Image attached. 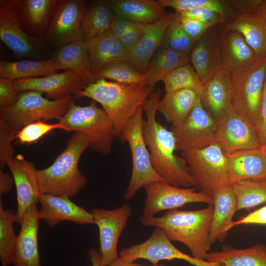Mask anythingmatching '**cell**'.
I'll use <instances>...</instances> for the list:
<instances>
[{
  "instance_id": "cell-1",
  "label": "cell",
  "mask_w": 266,
  "mask_h": 266,
  "mask_svg": "<svg viewBox=\"0 0 266 266\" xmlns=\"http://www.w3.org/2000/svg\"><path fill=\"white\" fill-rule=\"evenodd\" d=\"M161 96L160 89L154 90L142 105L146 116L143 120V135L152 166L157 174L169 184L185 188L196 187L197 184L186 161L174 153L177 149L172 132L156 119Z\"/></svg>"
},
{
  "instance_id": "cell-2",
  "label": "cell",
  "mask_w": 266,
  "mask_h": 266,
  "mask_svg": "<svg viewBox=\"0 0 266 266\" xmlns=\"http://www.w3.org/2000/svg\"><path fill=\"white\" fill-rule=\"evenodd\" d=\"M213 204L197 210H168L160 217L141 215L138 220L144 227L162 229L172 241L186 245L192 256L206 260L210 246L209 236L213 218Z\"/></svg>"
},
{
  "instance_id": "cell-3",
  "label": "cell",
  "mask_w": 266,
  "mask_h": 266,
  "mask_svg": "<svg viewBox=\"0 0 266 266\" xmlns=\"http://www.w3.org/2000/svg\"><path fill=\"white\" fill-rule=\"evenodd\" d=\"M90 147L88 138L74 132L64 150L48 167L36 170L41 194L74 197L85 186L87 179L78 168L83 153Z\"/></svg>"
},
{
  "instance_id": "cell-4",
  "label": "cell",
  "mask_w": 266,
  "mask_h": 266,
  "mask_svg": "<svg viewBox=\"0 0 266 266\" xmlns=\"http://www.w3.org/2000/svg\"><path fill=\"white\" fill-rule=\"evenodd\" d=\"M154 90V87L148 85L124 84L100 79L88 85L75 97L89 98L100 103L119 137Z\"/></svg>"
},
{
  "instance_id": "cell-5",
  "label": "cell",
  "mask_w": 266,
  "mask_h": 266,
  "mask_svg": "<svg viewBox=\"0 0 266 266\" xmlns=\"http://www.w3.org/2000/svg\"><path fill=\"white\" fill-rule=\"evenodd\" d=\"M96 102L93 100L89 105L82 106L76 104L72 100L66 113L58 121L64 131L84 134L90 143V148L106 155L117 136L110 120Z\"/></svg>"
},
{
  "instance_id": "cell-6",
  "label": "cell",
  "mask_w": 266,
  "mask_h": 266,
  "mask_svg": "<svg viewBox=\"0 0 266 266\" xmlns=\"http://www.w3.org/2000/svg\"><path fill=\"white\" fill-rule=\"evenodd\" d=\"M143 106L123 128L118 137L130 146L132 168L124 199L130 200L141 188L152 182H165L154 169L143 135Z\"/></svg>"
},
{
  "instance_id": "cell-7",
  "label": "cell",
  "mask_w": 266,
  "mask_h": 266,
  "mask_svg": "<svg viewBox=\"0 0 266 266\" xmlns=\"http://www.w3.org/2000/svg\"><path fill=\"white\" fill-rule=\"evenodd\" d=\"M35 90L20 92L13 105L0 109V119L18 130L38 121L58 119L64 115L72 100L70 95L50 100Z\"/></svg>"
},
{
  "instance_id": "cell-8",
  "label": "cell",
  "mask_w": 266,
  "mask_h": 266,
  "mask_svg": "<svg viewBox=\"0 0 266 266\" xmlns=\"http://www.w3.org/2000/svg\"><path fill=\"white\" fill-rule=\"evenodd\" d=\"M190 172L200 191L212 197L217 188L230 185L226 154L216 143L206 147L182 151Z\"/></svg>"
},
{
  "instance_id": "cell-9",
  "label": "cell",
  "mask_w": 266,
  "mask_h": 266,
  "mask_svg": "<svg viewBox=\"0 0 266 266\" xmlns=\"http://www.w3.org/2000/svg\"><path fill=\"white\" fill-rule=\"evenodd\" d=\"M0 38L15 55L21 57L34 56L41 51L43 39L35 36L16 0H0Z\"/></svg>"
},
{
  "instance_id": "cell-10",
  "label": "cell",
  "mask_w": 266,
  "mask_h": 266,
  "mask_svg": "<svg viewBox=\"0 0 266 266\" xmlns=\"http://www.w3.org/2000/svg\"><path fill=\"white\" fill-rule=\"evenodd\" d=\"M233 86V108L254 126L258 119L266 77V59L231 74Z\"/></svg>"
},
{
  "instance_id": "cell-11",
  "label": "cell",
  "mask_w": 266,
  "mask_h": 266,
  "mask_svg": "<svg viewBox=\"0 0 266 266\" xmlns=\"http://www.w3.org/2000/svg\"><path fill=\"white\" fill-rule=\"evenodd\" d=\"M198 187H177L164 181L149 183L143 187L146 195L142 210V216L152 217L166 210H172L194 202L213 204L212 197Z\"/></svg>"
},
{
  "instance_id": "cell-12",
  "label": "cell",
  "mask_w": 266,
  "mask_h": 266,
  "mask_svg": "<svg viewBox=\"0 0 266 266\" xmlns=\"http://www.w3.org/2000/svg\"><path fill=\"white\" fill-rule=\"evenodd\" d=\"M122 260L134 262L145 259L153 265L163 260H182L194 266H224L221 264L199 260L177 249L161 228L155 227L150 236L145 241L122 249L119 253Z\"/></svg>"
},
{
  "instance_id": "cell-13",
  "label": "cell",
  "mask_w": 266,
  "mask_h": 266,
  "mask_svg": "<svg viewBox=\"0 0 266 266\" xmlns=\"http://www.w3.org/2000/svg\"><path fill=\"white\" fill-rule=\"evenodd\" d=\"M217 123L199 98L188 116L172 127L176 149L181 151L199 149L215 143Z\"/></svg>"
},
{
  "instance_id": "cell-14",
  "label": "cell",
  "mask_w": 266,
  "mask_h": 266,
  "mask_svg": "<svg viewBox=\"0 0 266 266\" xmlns=\"http://www.w3.org/2000/svg\"><path fill=\"white\" fill-rule=\"evenodd\" d=\"M91 213L99 231L101 266H109L119 258L118 243L133 211L129 203L113 209L95 208Z\"/></svg>"
},
{
  "instance_id": "cell-15",
  "label": "cell",
  "mask_w": 266,
  "mask_h": 266,
  "mask_svg": "<svg viewBox=\"0 0 266 266\" xmlns=\"http://www.w3.org/2000/svg\"><path fill=\"white\" fill-rule=\"evenodd\" d=\"M87 5L84 0H59L44 37L61 47L83 40L82 23Z\"/></svg>"
},
{
  "instance_id": "cell-16",
  "label": "cell",
  "mask_w": 266,
  "mask_h": 266,
  "mask_svg": "<svg viewBox=\"0 0 266 266\" xmlns=\"http://www.w3.org/2000/svg\"><path fill=\"white\" fill-rule=\"evenodd\" d=\"M214 141L226 154L262 146L254 126L233 108L217 122Z\"/></svg>"
},
{
  "instance_id": "cell-17",
  "label": "cell",
  "mask_w": 266,
  "mask_h": 266,
  "mask_svg": "<svg viewBox=\"0 0 266 266\" xmlns=\"http://www.w3.org/2000/svg\"><path fill=\"white\" fill-rule=\"evenodd\" d=\"M13 177L16 191V222L20 224L25 214L38 202L40 192L34 163L19 154L6 161Z\"/></svg>"
},
{
  "instance_id": "cell-18",
  "label": "cell",
  "mask_w": 266,
  "mask_h": 266,
  "mask_svg": "<svg viewBox=\"0 0 266 266\" xmlns=\"http://www.w3.org/2000/svg\"><path fill=\"white\" fill-rule=\"evenodd\" d=\"M15 85L19 92L35 90L57 100L71 95L75 97L88 84L75 71L67 69L41 77L17 79Z\"/></svg>"
},
{
  "instance_id": "cell-19",
  "label": "cell",
  "mask_w": 266,
  "mask_h": 266,
  "mask_svg": "<svg viewBox=\"0 0 266 266\" xmlns=\"http://www.w3.org/2000/svg\"><path fill=\"white\" fill-rule=\"evenodd\" d=\"M38 202V217L51 228L63 221L81 225L95 224L91 212L73 202L68 197L40 194Z\"/></svg>"
},
{
  "instance_id": "cell-20",
  "label": "cell",
  "mask_w": 266,
  "mask_h": 266,
  "mask_svg": "<svg viewBox=\"0 0 266 266\" xmlns=\"http://www.w3.org/2000/svg\"><path fill=\"white\" fill-rule=\"evenodd\" d=\"M206 110L217 121L221 120L233 108V86L231 74L219 69L204 84L200 98Z\"/></svg>"
},
{
  "instance_id": "cell-21",
  "label": "cell",
  "mask_w": 266,
  "mask_h": 266,
  "mask_svg": "<svg viewBox=\"0 0 266 266\" xmlns=\"http://www.w3.org/2000/svg\"><path fill=\"white\" fill-rule=\"evenodd\" d=\"M174 15L173 12L166 13L158 21L145 24L140 39L129 51L128 62L141 73L147 71L150 61L161 46Z\"/></svg>"
},
{
  "instance_id": "cell-22",
  "label": "cell",
  "mask_w": 266,
  "mask_h": 266,
  "mask_svg": "<svg viewBox=\"0 0 266 266\" xmlns=\"http://www.w3.org/2000/svg\"><path fill=\"white\" fill-rule=\"evenodd\" d=\"M39 220L38 209L34 205L20 223L13 261L14 266H42L38 244Z\"/></svg>"
},
{
  "instance_id": "cell-23",
  "label": "cell",
  "mask_w": 266,
  "mask_h": 266,
  "mask_svg": "<svg viewBox=\"0 0 266 266\" xmlns=\"http://www.w3.org/2000/svg\"><path fill=\"white\" fill-rule=\"evenodd\" d=\"M230 184L244 180H266V147L226 154Z\"/></svg>"
},
{
  "instance_id": "cell-24",
  "label": "cell",
  "mask_w": 266,
  "mask_h": 266,
  "mask_svg": "<svg viewBox=\"0 0 266 266\" xmlns=\"http://www.w3.org/2000/svg\"><path fill=\"white\" fill-rule=\"evenodd\" d=\"M221 69L231 74L247 67L257 60L252 48L239 33L227 29L219 37Z\"/></svg>"
},
{
  "instance_id": "cell-25",
  "label": "cell",
  "mask_w": 266,
  "mask_h": 266,
  "mask_svg": "<svg viewBox=\"0 0 266 266\" xmlns=\"http://www.w3.org/2000/svg\"><path fill=\"white\" fill-rule=\"evenodd\" d=\"M212 198L214 211L209 236L210 247L216 241L225 240L233 222V216L237 210L236 197L231 185L216 189Z\"/></svg>"
},
{
  "instance_id": "cell-26",
  "label": "cell",
  "mask_w": 266,
  "mask_h": 266,
  "mask_svg": "<svg viewBox=\"0 0 266 266\" xmlns=\"http://www.w3.org/2000/svg\"><path fill=\"white\" fill-rule=\"evenodd\" d=\"M227 29L236 31L244 37L257 60L266 59V16L258 11L239 14L230 21Z\"/></svg>"
},
{
  "instance_id": "cell-27",
  "label": "cell",
  "mask_w": 266,
  "mask_h": 266,
  "mask_svg": "<svg viewBox=\"0 0 266 266\" xmlns=\"http://www.w3.org/2000/svg\"><path fill=\"white\" fill-rule=\"evenodd\" d=\"M206 32L196 41L190 56L192 66L203 84L221 68L219 37Z\"/></svg>"
},
{
  "instance_id": "cell-28",
  "label": "cell",
  "mask_w": 266,
  "mask_h": 266,
  "mask_svg": "<svg viewBox=\"0 0 266 266\" xmlns=\"http://www.w3.org/2000/svg\"><path fill=\"white\" fill-rule=\"evenodd\" d=\"M89 40V57L92 73L105 65L115 61H129V50L125 48L119 39L109 32Z\"/></svg>"
},
{
  "instance_id": "cell-29",
  "label": "cell",
  "mask_w": 266,
  "mask_h": 266,
  "mask_svg": "<svg viewBox=\"0 0 266 266\" xmlns=\"http://www.w3.org/2000/svg\"><path fill=\"white\" fill-rule=\"evenodd\" d=\"M89 40L83 39L60 47L52 59L66 69L75 71L88 85L97 80L90 67Z\"/></svg>"
},
{
  "instance_id": "cell-30",
  "label": "cell",
  "mask_w": 266,
  "mask_h": 266,
  "mask_svg": "<svg viewBox=\"0 0 266 266\" xmlns=\"http://www.w3.org/2000/svg\"><path fill=\"white\" fill-rule=\"evenodd\" d=\"M115 15L131 22L149 24L159 20L166 13L158 0H109Z\"/></svg>"
},
{
  "instance_id": "cell-31",
  "label": "cell",
  "mask_w": 266,
  "mask_h": 266,
  "mask_svg": "<svg viewBox=\"0 0 266 266\" xmlns=\"http://www.w3.org/2000/svg\"><path fill=\"white\" fill-rule=\"evenodd\" d=\"M206 260L224 266H266V246L237 249L225 244L220 251L208 253Z\"/></svg>"
},
{
  "instance_id": "cell-32",
  "label": "cell",
  "mask_w": 266,
  "mask_h": 266,
  "mask_svg": "<svg viewBox=\"0 0 266 266\" xmlns=\"http://www.w3.org/2000/svg\"><path fill=\"white\" fill-rule=\"evenodd\" d=\"M67 70L52 58L44 60H22L0 62V77L12 80L46 76L60 70Z\"/></svg>"
},
{
  "instance_id": "cell-33",
  "label": "cell",
  "mask_w": 266,
  "mask_h": 266,
  "mask_svg": "<svg viewBox=\"0 0 266 266\" xmlns=\"http://www.w3.org/2000/svg\"><path fill=\"white\" fill-rule=\"evenodd\" d=\"M199 98L191 89L167 92L160 100L157 111L160 112L167 122L176 126L188 116Z\"/></svg>"
},
{
  "instance_id": "cell-34",
  "label": "cell",
  "mask_w": 266,
  "mask_h": 266,
  "mask_svg": "<svg viewBox=\"0 0 266 266\" xmlns=\"http://www.w3.org/2000/svg\"><path fill=\"white\" fill-rule=\"evenodd\" d=\"M115 17L109 0L90 2L82 23L83 39L95 38L108 32Z\"/></svg>"
},
{
  "instance_id": "cell-35",
  "label": "cell",
  "mask_w": 266,
  "mask_h": 266,
  "mask_svg": "<svg viewBox=\"0 0 266 266\" xmlns=\"http://www.w3.org/2000/svg\"><path fill=\"white\" fill-rule=\"evenodd\" d=\"M190 62L189 55L160 46L153 56L145 73L147 85L154 87L156 83L163 81L173 70L190 64Z\"/></svg>"
},
{
  "instance_id": "cell-36",
  "label": "cell",
  "mask_w": 266,
  "mask_h": 266,
  "mask_svg": "<svg viewBox=\"0 0 266 266\" xmlns=\"http://www.w3.org/2000/svg\"><path fill=\"white\" fill-rule=\"evenodd\" d=\"M35 36L43 38L59 0H16Z\"/></svg>"
},
{
  "instance_id": "cell-37",
  "label": "cell",
  "mask_w": 266,
  "mask_h": 266,
  "mask_svg": "<svg viewBox=\"0 0 266 266\" xmlns=\"http://www.w3.org/2000/svg\"><path fill=\"white\" fill-rule=\"evenodd\" d=\"M94 75L96 80L107 79L124 84L147 85L145 74L127 61L108 63L95 72Z\"/></svg>"
},
{
  "instance_id": "cell-38",
  "label": "cell",
  "mask_w": 266,
  "mask_h": 266,
  "mask_svg": "<svg viewBox=\"0 0 266 266\" xmlns=\"http://www.w3.org/2000/svg\"><path fill=\"white\" fill-rule=\"evenodd\" d=\"M16 222V213L12 210L5 209L0 201V260L1 266L13 264L15 246L17 240L13 227Z\"/></svg>"
},
{
  "instance_id": "cell-39",
  "label": "cell",
  "mask_w": 266,
  "mask_h": 266,
  "mask_svg": "<svg viewBox=\"0 0 266 266\" xmlns=\"http://www.w3.org/2000/svg\"><path fill=\"white\" fill-rule=\"evenodd\" d=\"M234 192L237 210L250 209L266 202V180H244L231 184Z\"/></svg>"
},
{
  "instance_id": "cell-40",
  "label": "cell",
  "mask_w": 266,
  "mask_h": 266,
  "mask_svg": "<svg viewBox=\"0 0 266 266\" xmlns=\"http://www.w3.org/2000/svg\"><path fill=\"white\" fill-rule=\"evenodd\" d=\"M163 82L166 93L188 89L194 90L200 98L203 92L204 84L190 64L173 70Z\"/></svg>"
},
{
  "instance_id": "cell-41",
  "label": "cell",
  "mask_w": 266,
  "mask_h": 266,
  "mask_svg": "<svg viewBox=\"0 0 266 266\" xmlns=\"http://www.w3.org/2000/svg\"><path fill=\"white\" fill-rule=\"evenodd\" d=\"M196 42V41L189 36L182 28L180 14L175 12L160 46L166 47L175 51L189 55Z\"/></svg>"
},
{
  "instance_id": "cell-42",
  "label": "cell",
  "mask_w": 266,
  "mask_h": 266,
  "mask_svg": "<svg viewBox=\"0 0 266 266\" xmlns=\"http://www.w3.org/2000/svg\"><path fill=\"white\" fill-rule=\"evenodd\" d=\"M164 8H173L176 12L181 13L199 7H205L220 14L224 17L227 7L224 1L218 0H159Z\"/></svg>"
},
{
  "instance_id": "cell-43",
  "label": "cell",
  "mask_w": 266,
  "mask_h": 266,
  "mask_svg": "<svg viewBox=\"0 0 266 266\" xmlns=\"http://www.w3.org/2000/svg\"><path fill=\"white\" fill-rule=\"evenodd\" d=\"M55 129L64 130V127L59 122L55 124L47 123L44 121L34 122L20 129L16 135V139L22 144L31 143L36 142Z\"/></svg>"
},
{
  "instance_id": "cell-44",
  "label": "cell",
  "mask_w": 266,
  "mask_h": 266,
  "mask_svg": "<svg viewBox=\"0 0 266 266\" xmlns=\"http://www.w3.org/2000/svg\"><path fill=\"white\" fill-rule=\"evenodd\" d=\"M19 130L0 119V166H6L7 160L14 157L12 142L16 138Z\"/></svg>"
},
{
  "instance_id": "cell-45",
  "label": "cell",
  "mask_w": 266,
  "mask_h": 266,
  "mask_svg": "<svg viewBox=\"0 0 266 266\" xmlns=\"http://www.w3.org/2000/svg\"><path fill=\"white\" fill-rule=\"evenodd\" d=\"M20 92L16 89L15 80L0 77V106L8 107L14 104L18 100Z\"/></svg>"
},
{
  "instance_id": "cell-46",
  "label": "cell",
  "mask_w": 266,
  "mask_h": 266,
  "mask_svg": "<svg viewBox=\"0 0 266 266\" xmlns=\"http://www.w3.org/2000/svg\"><path fill=\"white\" fill-rule=\"evenodd\" d=\"M180 23L181 27L184 31L189 36L196 41L199 39L209 28L214 26L212 24L206 23L198 19L182 17L181 15Z\"/></svg>"
},
{
  "instance_id": "cell-47",
  "label": "cell",
  "mask_w": 266,
  "mask_h": 266,
  "mask_svg": "<svg viewBox=\"0 0 266 266\" xmlns=\"http://www.w3.org/2000/svg\"><path fill=\"white\" fill-rule=\"evenodd\" d=\"M182 17L196 19L215 25L223 21L220 14L205 7H199L179 13Z\"/></svg>"
},
{
  "instance_id": "cell-48",
  "label": "cell",
  "mask_w": 266,
  "mask_h": 266,
  "mask_svg": "<svg viewBox=\"0 0 266 266\" xmlns=\"http://www.w3.org/2000/svg\"><path fill=\"white\" fill-rule=\"evenodd\" d=\"M256 131L261 145L266 147V77L256 125Z\"/></svg>"
},
{
  "instance_id": "cell-49",
  "label": "cell",
  "mask_w": 266,
  "mask_h": 266,
  "mask_svg": "<svg viewBox=\"0 0 266 266\" xmlns=\"http://www.w3.org/2000/svg\"><path fill=\"white\" fill-rule=\"evenodd\" d=\"M144 25L133 22L127 31L119 38L123 46L129 51L140 39Z\"/></svg>"
},
{
  "instance_id": "cell-50",
  "label": "cell",
  "mask_w": 266,
  "mask_h": 266,
  "mask_svg": "<svg viewBox=\"0 0 266 266\" xmlns=\"http://www.w3.org/2000/svg\"><path fill=\"white\" fill-rule=\"evenodd\" d=\"M243 224L266 225V205L241 217L236 221H233L229 229Z\"/></svg>"
},
{
  "instance_id": "cell-51",
  "label": "cell",
  "mask_w": 266,
  "mask_h": 266,
  "mask_svg": "<svg viewBox=\"0 0 266 266\" xmlns=\"http://www.w3.org/2000/svg\"><path fill=\"white\" fill-rule=\"evenodd\" d=\"M132 23L133 22L115 15L108 32L119 39L127 31Z\"/></svg>"
},
{
  "instance_id": "cell-52",
  "label": "cell",
  "mask_w": 266,
  "mask_h": 266,
  "mask_svg": "<svg viewBox=\"0 0 266 266\" xmlns=\"http://www.w3.org/2000/svg\"><path fill=\"white\" fill-rule=\"evenodd\" d=\"M14 181L12 174L5 172L0 168V195L9 193L12 190Z\"/></svg>"
},
{
  "instance_id": "cell-53",
  "label": "cell",
  "mask_w": 266,
  "mask_h": 266,
  "mask_svg": "<svg viewBox=\"0 0 266 266\" xmlns=\"http://www.w3.org/2000/svg\"><path fill=\"white\" fill-rule=\"evenodd\" d=\"M109 266H144V265H142L138 263H134V262L126 261L121 259L119 257L118 259L115 260ZM166 266L163 264H158L157 265H152V266Z\"/></svg>"
},
{
  "instance_id": "cell-54",
  "label": "cell",
  "mask_w": 266,
  "mask_h": 266,
  "mask_svg": "<svg viewBox=\"0 0 266 266\" xmlns=\"http://www.w3.org/2000/svg\"><path fill=\"white\" fill-rule=\"evenodd\" d=\"M88 253L92 266H101V257L99 252L94 248H91L89 250Z\"/></svg>"
}]
</instances>
